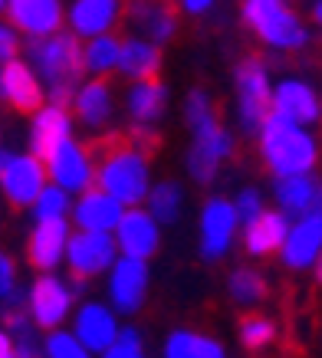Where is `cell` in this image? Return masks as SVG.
Returning <instances> with one entry per match:
<instances>
[{"mask_svg": "<svg viewBox=\"0 0 322 358\" xmlns=\"http://www.w3.org/2000/svg\"><path fill=\"white\" fill-rule=\"evenodd\" d=\"M92 155H99L92 185L112 194L122 207L145 204V194L151 187L148 152H141L129 138H106L92 145Z\"/></svg>", "mask_w": 322, "mask_h": 358, "instance_id": "1", "label": "cell"}, {"mask_svg": "<svg viewBox=\"0 0 322 358\" xmlns=\"http://www.w3.org/2000/svg\"><path fill=\"white\" fill-rule=\"evenodd\" d=\"M17 53H20V33L10 23H0V63L13 59Z\"/></svg>", "mask_w": 322, "mask_h": 358, "instance_id": "40", "label": "cell"}, {"mask_svg": "<svg viewBox=\"0 0 322 358\" xmlns=\"http://www.w3.org/2000/svg\"><path fill=\"white\" fill-rule=\"evenodd\" d=\"M234 86H237V122L247 135H257L260 122L270 115V73L267 66L260 63L257 56H247L244 63L237 66L234 73Z\"/></svg>", "mask_w": 322, "mask_h": 358, "instance_id": "7", "label": "cell"}, {"mask_svg": "<svg viewBox=\"0 0 322 358\" xmlns=\"http://www.w3.org/2000/svg\"><path fill=\"white\" fill-rule=\"evenodd\" d=\"M260 141V158L267 164L273 178H286V174H309L319 162V141L309 131V125L290 122L283 115L270 112L257 129Z\"/></svg>", "mask_w": 322, "mask_h": 358, "instance_id": "2", "label": "cell"}, {"mask_svg": "<svg viewBox=\"0 0 322 358\" xmlns=\"http://www.w3.org/2000/svg\"><path fill=\"white\" fill-rule=\"evenodd\" d=\"M234 152H237V141L220 122L204 131H194V141L188 148V174L197 185H214V178L234 158Z\"/></svg>", "mask_w": 322, "mask_h": 358, "instance_id": "10", "label": "cell"}, {"mask_svg": "<svg viewBox=\"0 0 322 358\" xmlns=\"http://www.w3.org/2000/svg\"><path fill=\"white\" fill-rule=\"evenodd\" d=\"M0 7H4V0H0Z\"/></svg>", "mask_w": 322, "mask_h": 358, "instance_id": "45", "label": "cell"}, {"mask_svg": "<svg viewBox=\"0 0 322 358\" xmlns=\"http://www.w3.org/2000/svg\"><path fill=\"white\" fill-rule=\"evenodd\" d=\"M118 257V247L112 234H99V230H73L66 240L63 266L73 273V280H96L112 266Z\"/></svg>", "mask_w": 322, "mask_h": 358, "instance_id": "8", "label": "cell"}, {"mask_svg": "<svg viewBox=\"0 0 322 358\" xmlns=\"http://www.w3.org/2000/svg\"><path fill=\"white\" fill-rule=\"evenodd\" d=\"M0 99L10 106V109L30 115L36 112L40 106L46 102V92H43V83L40 76L33 73V66L27 59H7L4 69H0Z\"/></svg>", "mask_w": 322, "mask_h": 358, "instance_id": "16", "label": "cell"}, {"mask_svg": "<svg viewBox=\"0 0 322 358\" xmlns=\"http://www.w3.org/2000/svg\"><path fill=\"white\" fill-rule=\"evenodd\" d=\"M0 358H17V352H13V338L4 326H0Z\"/></svg>", "mask_w": 322, "mask_h": 358, "instance_id": "43", "label": "cell"}, {"mask_svg": "<svg viewBox=\"0 0 322 358\" xmlns=\"http://www.w3.org/2000/svg\"><path fill=\"white\" fill-rule=\"evenodd\" d=\"M270 112L300 122V125H316L319 122V92L306 79L286 76L270 89Z\"/></svg>", "mask_w": 322, "mask_h": 358, "instance_id": "19", "label": "cell"}, {"mask_svg": "<svg viewBox=\"0 0 322 358\" xmlns=\"http://www.w3.org/2000/svg\"><path fill=\"white\" fill-rule=\"evenodd\" d=\"M145 210H148L151 217L158 220V224H174V220L181 217V207H184V187L178 181H158V185L148 187V194H145Z\"/></svg>", "mask_w": 322, "mask_h": 358, "instance_id": "30", "label": "cell"}, {"mask_svg": "<svg viewBox=\"0 0 322 358\" xmlns=\"http://www.w3.org/2000/svg\"><path fill=\"white\" fill-rule=\"evenodd\" d=\"M161 358H227V348L214 336L194 329H174L161 345Z\"/></svg>", "mask_w": 322, "mask_h": 358, "instance_id": "29", "label": "cell"}, {"mask_svg": "<svg viewBox=\"0 0 322 358\" xmlns=\"http://www.w3.org/2000/svg\"><path fill=\"white\" fill-rule=\"evenodd\" d=\"M115 73L125 79H155L161 73V46L145 40V36H129L118 46V66Z\"/></svg>", "mask_w": 322, "mask_h": 358, "instance_id": "28", "label": "cell"}, {"mask_svg": "<svg viewBox=\"0 0 322 358\" xmlns=\"http://www.w3.org/2000/svg\"><path fill=\"white\" fill-rule=\"evenodd\" d=\"M102 358H145V345H141V332L135 326L118 329L115 342L102 352Z\"/></svg>", "mask_w": 322, "mask_h": 358, "instance_id": "37", "label": "cell"}, {"mask_svg": "<svg viewBox=\"0 0 322 358\" xmlns=\"http://www.w3.org/2000/svg\"><path fill=\"white\" fill-rule=\"evenodd\" d=\"M13 303H23L20 289H17V260L0 250V306H13Z\"/></svg>", "mask_w": 322, "mask_h": 358, "instance_id": "38", "label": "cell"}, {"mask_svg": "<svg viewBox=\"0 0 322 358\" xmlns=\"http://www.w3.org/2000/svg\"><path fill=\"white\" fill-rule=\"evenodd\" d=\"M76 282H66L63 276H56V270L40 273L30 282V293H27V315L36 329H56L63 326L66 319L73 315L76 303Z\"/></svg>", "mask_w": 322, "mask_h": 358, "instance_id": "5", "label": "cell"}, {"mask_svg": "<svg viewBox=\"0 0 322 358\" xmlns=\"http://www.w3.org/2000/svg\"><path fill=\"white\" fill-rule=\"evenodd\" d=\"M13 352H17V358H43V355H40V345H36V338H33V336L13 338Z\"/></svg>", "mask_w": 322, "mask_h": 358, "instance_id": "41", "label": "cell"}, {"mask_svg": "<svg viewBox=\"0 0 322 358\" xmlns=\"http://www.w3.org/2000/svg\"><path fill=\"white\" fill-rule=\"evenodd\" d=\"M276 342V322L267 319V315H247V319H240V345L247 348V352H263Z\"/></svg>", "mask_w": 322, "mask_h": 358, "instance_id": "36", "label": "cell"}, {"mask_svg": "<svg viewBox=\"0 0 322 358\" xmlns=\"http://www.w3.org/2000/svg\"><path fill=\"white\" fill-rule=\"evenodd\" d=\"M4 158H7V148H4V138H0V168H4Z\"/></svg>", "mask_w": 322, "mask_h": 358, "instance_id": "44", "label": "cell"}, {"mask_svg": "<svg viewBox=\"0 0 322 358\" xmlns=\"http://www.w3.org/2000/svg\"><path fill=\"white\" fill-rule=\"evenodd\" d=\"M0 10L7 13V20L23 36H50L66 23L63 0H4Z\"/></svg>", "mask_w": 322, "mask_h": 358, "instance_id": "15", "label": "cell"}, {"mask_svg": "<svg viewBox=\"0 0 322 358\" xmlns=\"http://www.w3.org/2000/svg\"><path fill=\"white\" fill-rule=\"evenodd\" d=\"M27 63L43 83V92H50V102L69 106L73 89L83 79V43L76 33L56 30L50 36L30 40V56Z\"/></svg>", "mask_w": 322, "mask_h": 358, "instance_id": "3", "label": "cell"}, {"mask_svg": "<svg viewBox=\"0 0 322 358\" xmlns=\"http://www.w3.org/2000/svg\"><path fill=\"white\" fill-rule=\"evenodd\" d=\"M69 106L76 109V119L83 122L86 129H102V125H108L112 112H115V92L106 83V76H96L73 89Z\"/></svg>", "mask_w": 322, "mask_h": 358, "instance_id": "24", "label": "cell"}, {"mask_svg": "<svg viewBox=\"0 0 322 358\" xmlns=\"http://www.w3.org/2000/svg\"><path fill=\"white\" fill-rule=\"evenodd\" d=\"M214 3L217 0H181V10L191 13V17H201V13H207Z\"/></svg>", "mask_w": 322, "mask_h": 358, "instance_id": "42", "label": "cell"}, {"mask_svg": "<svg viewBox=\"0 0 322 358\" xmlns=\"http://www.w3.org/2000/svg\"><path fill=\"white\" fill-rule=\"evenodd\" d=\"M122 10H125V0H73L66 10V23H69V33H76L79 40H89V36L115 30Z\"/></svg>", "mask_w": 322, "mask_h": 358, "instance_id": "22", "label": "cell"}, {"mask_svg": "<svg viewBox=\"0 0 322 358\" xmlns=\"http://www.w3.org/2000/svg\"><path fill=\"white\" fill-rule=\"evenodd\" d=\"M276 253L286 270H312L322 253V210H309L302 217H293Z\"/></svg>", "mask_w": 322, "mask_h": 358, "instance_id": "13", "label": "cell"}, {"mask_svg": "<svg viewBox=\"0 0 322 358\" xmlns=\"http://www.w3.org/2000/svg\"><path fill=\"white\" fill-rule=\"evenodd\" d=\"M148 289H151V270L148 260H135L118 253L112 266L106 270V296L108 306L118 315H135L141 313V306L148 303Z\"/></svg>", "mask_w": 322, "mask_h": 358, "instance_id": "6", "label": "cell"}, {"mask_svg": "<svg viewBox=\"0 0 322 358\" xmlns=\"http://www.w3.org/2000/svg\"><path fill=\"white\" fill-rule=\"evenodd\" d=\"M122 17H129L135 36H145L158 46L178 33V7L172 0H125Z\"/></svg>", "mask_w": 322, "mask_h": 358, "instance_id": "20", "label": "cell"}, {"mask_svg": "<svg viewBox=\"0 0 322 358\" xmlns=\"http://www.w3.org/2000/svg\"><path fill=\"white\" fill-rule=\"evenodd\" d=\"M46 164V178L59 185L63 191L69 194H79V191H86L92 187V178H96V155L89 145L83 141H76L73 135L66 141H59L53 152L43 158Z\"/></svg>", "mask_w": 322, "mask_h": 358, "instance_id": "9", "label": "cell"}, {"mask_svg": "<svg viewBox=\"0 0 322 358\" xmlns=\"http://www.w3.org/2000/svg\"><path fill=\"white\" fill-rule=\"evenodd\" d=\"M184 122H188V129L194 131H204L211 125H217V106H214V96L207 92V89H191L188 99H184Z\"/></svg>", "mask_w": 322, "mask_h": 358, "instance_id": "34", "label": "cell"}, {"mask_svg": "<svg viewBox=\"0 0 322 358\" xmlns=\"http://www.w3.org/2000/svg\"><path fill=\"white\" fill-rule=\"evenodd\" d=\"M240 17L253 30V36L260 43H267L270 50L296 53V50H306V43H309V27L302 23V17L286 0H244Z\"/></svg>", "mask_w": 322, "mask_h": 358, "instance_id": "4", "label": "cell"}, {"mask_svg": "<svg viewBox=\"0 0 322 358\" xmlns=\"http://www.w3.org/2000/svg\"><path fill=\"white\" fill-rule=\"evenodd\" d=\"M286 227H290V217L286 214H279V210H260L253 220L244 224V250H247L250 257H273L286 237Z\"/></svg>", "mask_w": 322, "mask_h": 358, "instance_id": "26", "label": "cell"}, {"mask_svg": "<svg viewBox=\"0 0 322 358\" xmlns=\"http://www.w3.org/2000/svg\"><path fill=\"white\" fill-rule=\"evenodd\" d=\"M227 293H230V299H234L237 306H257L267 299L270 293V282L267 276L260 270H253V266H237L230 276H227Z\"/></svg>", "mask_w": 322, "mask_h": 358, "instance_id": "32", "label": "cell"}, {"mask_svg": "<svg viewBox=\"0 0 322 358\" xmlns=\"http://www.w3.org/2000/svg\"><path fill=\"white\" fill-rule=\"evenodd\" d=\"M125 207L118 204L112 194H106L102 187H86L76 194V204H69V217H73L76 230H99V234H112L122 217Z\"/></svg>", "mask_w": 322, "mask_h": 358, "instance_id": "21", "label": "cell"}, {"mask_svg": "<svg viewBox=\"0 0 322 358\" xmlns=\"http://www.w3.org/2000/svg\"><path fill=\"white\" fill-rule=\"evenodd\" d=\"M263 194H260L257 187H240V194L234 197V210H237V220L240 224H247V220H253L263 210Z\"/></svg>", "mask_w": 322, "mask_h": 358, "instance_id": "39", "label": "cell"}, {"mask_svg": "<svg viewBox=\"0 0 322 358\" xmlns=\"http://www.w3.org/2000/svg\"><path fill=\"white\" fill-rule=\"evenodd\" d=\"M125 109L135 125H155L168 112V86L155 79H135L125 92Z\"/></svg>", "mask_w": 322, "mask_h": 358, "instance_id": "27", "label": "cell"}, {"mask_svg": "<svg viewBox=\"0 0 322 358\" xmlns=\"http://www.w3.org/2000/svg\"><path fill=\"white\" fill-rule=\"evenodd\" d=\"M46 181H50V178H46L43 158H36L33 152H23V155L7 152L4 168H0V194L7 197V204L10 207L27 210Z\"/></svg>", "mask_w": 322, "mask_h": 358, "instance_id": "11", "label": "cell"}, {"mask_svg": "<svg viewBox=\"0 0 322 358\" xmlns=\"http://www.w3.org/2000/svg\"><path fill=\"white\" fill-rule=\"evenodd\" d=\"M40 355L43 358H96L89 352L79 338L69 332V329L56 326V329H46V338L40 345Z\"/></svg>", "mask_w": 322, "mask_h": 358, "instance_id": "35", "label": "cell"}, {"mask_svg": "<svg viewBox=\"0 0 322 358\" xmlns=\"http://www.w3.org/2000/svg\"><path fill=\"white\" fill-rule=\"evenodd\" d=\"M33 122H30V152L36 158H46V155L53 152L59 141H66L73 135V115L66 112V106H40L36 112H30Z\"/></svg>", "mask_w": 322, "mask_h": 358, "instance_id": "23", "label": "cell"}, {"mask_svg": "<svg viewBox=\"0 0 322 358\" xmlns=\"http://www.w3.org/2000/svg\"><path fill=\"white\" fill-rule=\"evenodd\" d=\"M273 197H276V210L286 214V217H302L309 210H319V197L322 187L316 181V174H286V178H276L273 185Z\"/></svg>", "mask_w": 322, "mask_h": 358, "instance_id": "25", "label": "cell"}, {"mask_svg": "<svg viewBox=\"0 0 322 358\" xmlns=\"http://www.w3.org/2000/svg\"><path fill=\"white\" fill-rule=\"evenodd\" d=\"M112 240H115L118 253L135 257V260H151L161 247V224L141 204L125 207L115 230H112Z\"/></svg>", "mask_w": 322, "mask_h": 358, "instance_id": "14", "label": "cell"}, {"mask_svg": "<svg viewBox=\"0 0 322 358\" xmlns=\"http://www.w3.org/2000/svg\"><path fill=\"white\" fill-rule=\"evenodd\" d=\"M237 230H240V220H237L234 201L227 197H207L204 207H201V257L207 263L224 260L230 247L237 240Z\"/></svg>", "mask_w": 322, "mask_h": 358, "instance_id": "12", "label": "cell"}, {"mask_svg": "<svg viewBox=\"0 0 322 358\" xmlns=\"http://www.w3.org/2000/svg\"><path fill=\"white\" fill-rule=\"evenodd\" d=\"M69 204H73V194L63 191L59 185L46 181L40 187V194L33 197V204L27 207L33 214V220H50V217H69Z\"/></svg>", "mask_w": 322, "mask_h": 358, "instance_id": "33", "label": "cell"}, {"mask_svg": "<svg viewBox=\"0 0 322 358\" xmlns=\"http://www.w3.org/2000/svg\"><path fill=\"white\" fill-rule=\"evenodd\" d=\"M73 227L69 217H50V220H36L27 237V263L33 270H59L63 266V253H66V240H69Z\"/></svg>", "mask_w": 322, "mask_h": 358, "instance_id": "18", "label": "cell"}, {"mask_svg": "<svg viewBox=\"0 0 322 358\" xmlns=\"http://www.w3.org/2000/svg\"><path fill=\"white\" fill-rule=\"evenodd\" d=\"M118 313L108 303H99V299H89L76 309L73 315V332L83 345L92 352V355H102L118 336Z\"/></svg>", "mask_w": 322, "mask_h": 358, "instance_id": "17", "label": "cell"}, {"mask_svg": "<svg viewBox=\"0 0 322 358\" xmlns=\"http://www.w3.org/2000/svg\"><path fill=\"white\" fill-rule=\"evenodd\" d=\"M118 40L115 33H99V36H89L83 43V73H92V76H108L115 73L118 66Z\"/></svg>", "mask_w": 322, "mask_h": 358, "instance_id": "31", "label": "cell"}]
</instances>
